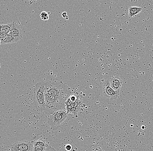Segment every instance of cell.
Masks as SVG:
<instances>
[{"label":"cell","mask_w":153,"mask_h":151,"mask_svg":"<svg viewBox=\"0 0 153 151\" xmlns=\"http://www.w3.org/2000/svg\"><path fill=\"white\" fill-rule=\"evenodd\" d=\"M71 92L61 82L46 83L45 94L55 96L66 100L70 96Z\"/></svg>","instance_id":"1"},{"label":"cell","mask_w":153,"mask_h":151,"mask_svg":"<svg viewBox=\"0 0 153 151\" xmlns=\"http://www.w3.org/2000/svg\"><path fill=\"white\" fill-rule=\"evenodd\" d=\"M45 95L46 108L44 112L46 115H50L57 111L65 109L66 100L48 94Z\"/></svg>","instance_id":"2"},{"label":"cell","mask_w":153,"mask_h":151,"mask_svg":"<svg viewBox=\"0 0 153 151\" xmlns=\"http://www.w3.org/2000/svg\"><path fill=\"white\" fill-rule=\"evenodd\" d=\"M45 83L41 82L37 83L34 88V102L36 109L42 112L45 109Z\"/></svg>","instance_id":"3"},{"label":"cell","mask_w":153,"mask_h":151,"mask_svg":"<svg viewBox=\"0 0 153 151\" xmlns=\"http://www.w3.org/2000/svg\"><path fill=\"white\" fill-rule=\"evenodd\" d=\"M67 112L65 110H60L57 111L49 115L48 118V123L52 128H54L60 126L66 119Z\"/></svg>","instance_id":"4"},{"label":"cell","mask_w":153,"mask_h":151,"mask_svg":"<svg viewBox=\"0 0 153 151\" xmlns=\"http://www.w3.org/2000/svg\"><path fill=\"white\" fill-rule=\"evenodd\" d=\"M33 141L22 140L17 141L11 146V150L13 151H33Z\"/></svg>","instance_id":"5"},{"label":"cell","mask_w":153,"mask_h":151,"mask_svg":"<svg viewBox=\"0 0 153 151\" xmlns=\"http://www.w3.org/2000/svg\"><path fill=\"white\" fill-rule=\"evenodd\" d=\"M103 91L104 95L111 100H116L119 97L120 94L111 87L109 80H106L103 83Z\"/></svg>","instance_id":"6"},{"label":"cell","mask_w":153,"mask_h":151,"mask_svg":"<svg viewBox=\"0 0 153 151\" xmlns=\"http://www.w3.org/2000/svg\"><path fill=\"white\" fill-rule=\"evenodd\" d=\"M81 102L80 99L76 102H71L68 98L65 103V109L67 111V113L73 114L74 115H77L80 106H81Z\"/></svg>","instance_id":"7"},{"label":"cell","mask_w":153,"mask_h":151,"mask_svg":"<svg viewBox=\"0 0 153 151\" xmlns=\"http://www.w3.org/2000/svg\"><path fill=\"white\" fill-rule=\"evenodd\" d=\"M109 81L112 89L120 94L123 83V80L117 76H112L109 79Z\"/></svg>","instance_id":"8"},{"label":"cell","mask_w":153,"mask_h":151,"mask_svg":"<svg viewBox=\"0 0 153 151\" xmlns=\"http://www.w3.org/2000/svg\"><path fill=\"white\" fill-rule=\"evenodd\" d=\"M9 34L12 35L19 41L22 38L23 34L20 26L15 22L12 23V27Z\"/></svg>","instance_id":"9"},{"label":"cell","mask_w":153,"mask_h":151,"mask_svg":"<svg viewBox=\"0 0 153 151\" xmlns=\"http://www.w3.org/2000/svg\"><path fill=\"white\" fill-rule=\"evenodd\" d=\"M18 41H19L18 39H15L12 35L8 34L4 38L1 39V44L13 43Z\"/></svg>","instance_id":"10"},{"label":"cell","mask_w":153,"mask_h":151,"mask_svg":"<svg viewBox=\"0 0 153 151\" xmlns=\"http://www.w3.org/2000/svg\"><path fill=\"white\" fill-rule=\"evenodd\" d=\"M142 8L141 7L136 6H130L129 7V17H134L137 15L139 13L142 11Z\"/></svg>","instance_id":"11"},{"label":"cell","mask_w":153,"mask_h":151,"mask_svg":"<svg viewBox=\"0 0 153 151\" xmlns=\"http://www.w3.org/2000/svg\"><path fill=\"white\" fill-rule=\"evenodd\" d=\"M33 146H38V147H47L45 141L43 139H38L36 141H33Z\"/></svg>","instance_id":"12"},{"label":"cell","mask_w":153,"mask_h":151,"mask_svg":"<svg viewBox=\"0 0 153 151\" xmlns=\"http://www.w3.org/2000/svg\"><path fill=\"white\" fill-rule=\"evenodd\" d=\"M12 27V23L8 24L1 25V31L9 34Z\"/></svg>","instance_id":"13"},{"label":"cell","mask_w":153,"mask_h":151,"mask_svg":"<svg viewBox=\"0 0 153 151\" xmlns=\"http://www.w3.org/2000/svg\"><path fill=\"white\" fill-rule=\"evenodd\" d=\"M41 19L44 21H48L49 19V14L46 11H43L40 15Z\"/></svg>","instance_id":"14"},{"label":"cell","mask_w":153,"mask_h":151,"mask_svg":"<svg viewBox=\"0 0 153 151\" xmlns=\"http://www.w3.org/2000/svg\"><path fill=\"white\" fill-rule=\"evenodd\" d=\"M47 147H38V146H33V151H45Z\"/></svg>","instance_id":"15"},{"label":"cell","mask_w":153,"mask_h":151,"mask_svg":"<svg viewBox=\"0 0 153 151\" xmlns=\"http://www.w3.org/2000/svg\"><path fill=\"white\" fill-rule=\"evenodd\" d=\"M7 33H5V32H4L3 31H0V39H3V38H4L7 35Z\"/></svg>","instance_id":"16"},{"label":"cell","mask_w":153,"mask_h":151,"mask_svg":"<svg viewBox=\"0 0 153 151\" xmlns=\"http://www.w3.org/2000/svg\"><path fill=\"white\" fill-rule=\"evenodd\" d=\"M45 151H57L53 147H51V146H48L46 149Z\"/></svg>","instance_id":"17"},{"label":"cell","mask_w":153,"mask_h":151,"mask_svg":"<svg viewBox=\"0 0 153 151\" xmlns=\"http://www.w3.org/2000/svg\"><path fill=\"white\" fill-rule=\"evenodd\" d=\"M65 150H66L67 151H71L72 149L71 146V145L68 144V145H66L65 146Z\"/></svg>","instance_id":"18"},{"label":"cell","mask_w":153,"mask_h":151,"mask_svg":"<svg viewBox=\"0 0 153 151\" xmlns=\"http://www.w3.org/2000/svg\"><path fill=\"white\" fill-rule=\"evenodd\" d=\"M62 17L64 18H66L67 17V15L66 12H64V13H62Z\"/></svg>","instance_id":"19"},{"label":"cell","mask_w":153,"mask_h":151,"mask_svg":"<svg viewBox=\"0 0 153 151\" xmlns=\"http://www.w3.org/2000/svg\"><path fill=\"white\" fill-rule=\"evenodd\" d=\"M1 31V25H0V31Z\"/></svg>","instance_id":"20"},{"label":"cell","mask_w":153,"mask_h":151,"mask_svg":"<svg viewBox=\"0 0 153 151\" xmlns=\"http://www.w3.org/2000/svg\"><path fill=\"white\" fill-rule=\"evenodd\" d=\"M0 45H1V39H0Z\"/></svg>","instance_id":"21"},{"label":"cell","mask_w":153,"mask_h":151,"mask_svg":"<svg viewBox=\"0 0 153 151\" xmlns=\"http://www.w3.org/2000/svg\"><path fill=\"white\" fill-rule=\"evenodd\" d=\"M10 151H13L11 150H10Z\"/></svg>","instance_id":"22"}]
</instances>
